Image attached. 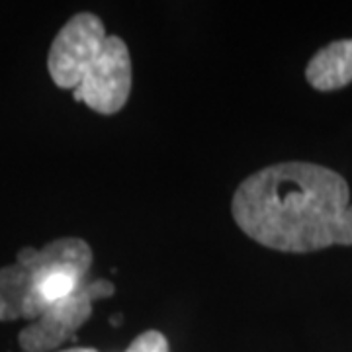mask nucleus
Segmentation results:
<instances>
[{
	"instance_id": "nucleus-1",
	"label": "nucleus",
	"mask_w": 352,
	"mask_h": 352,
	"mask_svg": "<svg viewBox=\"0 0 352 352\" xmlns=\"http://www.w3.org/2000/svg\"><path fill=\"white\" fill-rule=\"evenodd\" d=\"M231 214L247 237L272 251L352 245L351 188L321 164L288 161L252 173L235 190Z\"/></svg>"
},
{
	"instance_id": "nucleus-2",
	"label": "nucleus",
	"mask_w": 352,
	"mask_h": 352,
	"mask_svg": "<svg viewBox=\"0 0 352 352\" xmlns=\"http://www.w3.org/2000/svg\"><path fill=\"white\" fill-rule=\"evenodd\" d=\"M47 69L59 88L73 90L76 102H85L102 116L118 113L127 104L133 82V67L127 43L108 36L96 14L73 16L51 43Z\"/></svg>"
},
{
	"instance_id": "nucleus-3",
	"label": "nucleus",
	"mask_w": 352,
	"mask_h": 352,
	"mask_svg": "<svg viewBox=\"0 0 352 352\" xmlns=\"http://www.w3.org/2000/svg\"><path fill=\"white\" fill-rule=\"evenodd\" d=\"M116 292L110 280L85 282L73 296L50 305L36 321L25 325L18 335L22 352H51L63 342L75 339L76 331L92 315V303L102 298H110Z\"/></svg>"
},
{
	"instance_id": "nucleus-4",
	"label": "nucleus",
	"mask_w": 352,
	"mask_h": 352,
	"mask_svg": "<svg viewBox=\"0 0 352 352\" xmlns=\"http://www.w3.org/2000/svg\"><path fill=\"white\" fill-rule=\"evenodd\" d=\"M307 82L321 92L339 90L352 82V39H339L319 50L305 69Z\"/></svg>"
},
{
	"instance_id": "nucleus-5",
	"label": "nucleus",
	"mask_w": 352,
	"mask_h": 352,
	"mask_svg": "<svg viewBox=\"0 0 352 352\" xmlns=\"http://www.w3.org/2000/svg\"><path fill=\"white\" fill-rule=\"evenodd\" d=\"M126 352H168V340L161 331H145L127 346Z\"/></svg>"
},
{
	"instance_id": "nucleus-6",
	"label": "nucleus",
	"mask_w": 352,
	"mask_h": 352,
	"mask_svg": "<svg viewBox=\"0 0 352 352\" xmlns=\"http://www.w3.org/2000/svg\"><path fill=\"white\" fill-rule=\"evenodd\" d=\"M61 352H98V351H94V349H85V346H76V349H67V351H61Z\"/></svg>"
}]
</instances>
